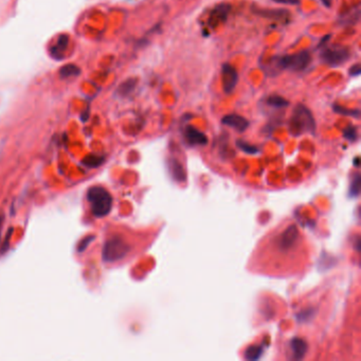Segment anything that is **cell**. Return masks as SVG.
I'll use <instances>...</instances> for the list:
<instances>
[{
	"mask_svg": "<svg viewBox=\"0 0 361 361\" xmlns=\"http://www.w3.org/2000/svg\"><path fill=\"white\" fill-rule=\"evenodd\" d=\"M360 73H361V68H360L359 64H356L355 66H353V67L350 69V75L351 76H358V75H360Z\"/></svg>",
	"mask_w": 361,
	"mask_h": 361,
	"instance_id": "e0dca14e",
	"label": "cell"
},
{
	"mask_svg": "<svg viewBox=\"0 0 361 361\" xmlns=\"http://www.w3.org/2000/svg\"><path fill=\"white\" fill-rule=\"evenodd\" d=\"M260 354H261L260 347L252 346L247 352V358L248 359H258L260 357Z\"/></svg>",
	"mask_w": 361,
	"mask_h": 361,
	"instance_id": "9a60e30c",
	"label": "cell"
},
{
	"mask_svg": "<svg viewBox=\"0 0 361 361\" xmlns=\"http://www.w3.org/2000/svg\"><path fill=\"white\" fill-rule=\"evenodd\" d=\"M273 1L278 3H284V4H289V5H298L301 3L300 0H273Z\"/></svg>",
	"mask_w": 361,
	"mask_h": 361,
	"instance_id": "ac0fdd59",
	"label": "cell"
},
{
	"mask_svg": "<svg viewBox=\"0 0 361 361\" xmlns=\"http://www.w3.org/2000/svg\"><path fill=\"white\" fill-rule=\"evenodd\" d=\"M322 2H323L326 6H331V4H332V0H322Z\"/></svg>",
	"mask_w": 361,
	"mask_h": 361,
	"instance_id": "ffe728a7",
	"label": "cell"
},
{
	"mask_svg": "<svg viewBox=\"0 0 361 361\" xmlns=\"http://www.w3.org/2000/svg\"><path fill=\"white\" fill-rule=\"evenodd\" d=\"M282 69H290L292 71H302L311 64L312 55L308 51H300L291 55L279 56Z\"/></svg>",
	"mask_w": 361,
	"mask_h": 361,
	"instance_id": "5b68a950",
	"label": "cell"
},
{
	"mask_svg": "<svg viewBox=\"0 0 361 361\" xmlns=\"http://www.w3.org/2000/svg\"><path fill=\"white\" fill-rule=\"evenodd\" d=\"M350 56V50L341 45H334L330 47L325 46L320 54L322 62L330 67H339L349 60Z\"/></svg>",
	"mask_w": 361,
	"mask_h": 361,
	"instance_id": "277c9868",
	"label": "cell"
},
{
	"mask_svg": "<svg viewBox=\"0 0 361 361\" xmlns=\"http://www.w3.org/2000/svg\"><path fill=\"white\" fill-rule=\"evenodd\" d=\"M230 10H231V6L227 3H221L216 6V8L212 11L211 16H210V24H211L212 27H215V25L224 23L227 19Z\"/></svg>",
	"mask_w": 361,
	"mask_h": 361,
	"instance_id": "52a82bcc",
	"label": "cell"
},
{
	"mask_svg": "<svg viewBox=\"0 0 361 361\" xmlns=\"http://www.w3.org/2000/svg\"><path fill=\"white\" fill-rule=\"evenodd\" d=\"M316 128V123L312 111L305 105L298 104L294 107L289 121V130L294 136L305 133H313Z\"/></svg>",
	"mask_w": 361,
	"mask_h": 361,
	"instance_id": "6da1fadb",
	"label": "cell"
},
{
	"mask_svg": "<svg viewBox=\"0 0 361 361\" xmlns=\"http://www.w3.org/2000/svg\"><path fill=\"white\" fill-rule=\"evenodd\" d=\"M3 221H4V217H3V215H0V234H1V229H2Z\"/></svg>",
	"mask_w": 361,
	"mask_h": 361,
	"instance_id": "d6986e66",
	"label": "cell"
},
{
	"mask_svg": "<svg viewBox=\"0 0 361 361\" xmlns=\"http://www.w3.org/2000/svg\"><path fill=\"white\" fill-rule=\"evenodd\" d=\"M129 251L130 246L127 241L124 240L120 235H113L105 241L102 257L105 262L115 263L123 260Z\"/></svg>",
	"mask_w": 361,
	"mask_h": 361,
	"instance_id": "3957f363",
	"label": "cell"
},
{
	"mask_svg": "<svg viewBox=\"0 0 361 361\" xmlns=\"http://www.w3.org/2000/svg\"><path fill=\"white\" fill-rule=\"evenodd\" d=\"M87 199L90 203L91 211L96 217L106 216L113 207V198L106 189L95 186L91 187L87 192Z\"/></svg>",
	"mask_w": 361,
	"mask_h": 361,
	"instance_id": "7a4b0ae2",
	"label": "cell"
},
{
	"mask_svg": "<svg viewBox=\"0 0 361 361\" xmlns=\"http://www.w3.org/2000/svg\"><path fill=\"white\" fill-rule=\"evenodd\" d=\"M185 136L187 140L191 144H206L208 142L206 135L192 126H188L186 128Z\"/></svg>",
	"mask_w": 361,
	"mask_h": 361,
	"instance_id": "9c48e42d",
	"label": "cell"
},
{
	"mask_svg": "<svg viewBox=\"0 0 361 361\" xmlns=\"http://www.w3.org/2000/svg\"><path fill=\"white\" fill-rule=\"evenodd\" d=\"M291 347H292V352H293V357L295 359H301L304 356V354L306 353V350H307L306 343L301 339H294L292 341Z\"/></svg>",
	"mask_w": 361,
	"mask_h": 361,
	"instance_id": "7c38bea8",
	"label": "cell"
},
{
	"mask_svg": "<svg viewBox=\"0 0 361 361\" xmlns=\"http://www.w3.org/2000/svg\"><path fill=\"white\" fill-rule=\"evenodd\" d=\"M94 240H95L94 235H88L84 240H82L80 244H78V247H77L78 252H83L85 249H86L91 244V241H93Z\"/></svg>",
	"mask_w": 361,
	"mask_h": 361,
	"instance_id": "5bb4252c",
	"label": "cell"
},
{
	"mask_svg": "<svg viewBox=\"0 0 361 361\" xmlns=\"http://www.w3.org/2000/svg\"><path fill=\"white\" fill-rule=\"evenodd\" d=\"M266 104L270 107L281 109V108L287 107L288 105H289V102H288L285 97L281 96L279 95H272V96L267 97Z\"/></svg>",
	"mask_w": 361,
	"mask_h": 361,
	"instance_id": "8fae6325",
	"label": "cell"
},
{
	"mask_svg": "<svg viewBox=\"0 0 361 361\" xmlns=\"http://www.w3.org/2000/svg\"><path fill=\"white\" fill-rule=\"evenodd\" d=\"M334 110L338 114L345 115V116H352L355 118H359V115H360L359 109H347L342 106H339V105H334Z\"/></svg>",
	"mask_w": 361,
	"mask_h": 361,
	"instance_id": "4fadbf2b",
	"label": "cell"
},
{
	"mask_svg": "<svg viewBox=\"0 0 361 361\" xmlns=\"http://www.w3.org/2000/svg\"><path fill=\"white\" fill-rule=\"evenodd\" d=\"M222 87L227 95H230L235 89L239 82L238 71L230 64H224L221 69Z\"/></svg>",
	"mask_w": 361,
	"mask_h": 361,
	"instance_id": "8992f818",
	"label": "cell"
},
{
	"mask_svg": "<svg viewBox=\"0 0 361 361\" xmlns=\"http://www.w3.org/2000/svg\"><path fill=\"white\" fill-rule=\"evenodd\" d=\"M260 15L267 17V18H272V19H278V21H285L286 18L290 16V13L285 10H262L258 12Z\"/></svg>",
	"mask_w": 361,
	"mask_h": 361,
	"instance_id": "30bf717a",
	"label": "cell"
},
{
	"mask_svg": "<svg viewBox=\"0 0 361 361\" xmlns=\"http://www.w3.org/2000/svg\"><path fill=\"white\" fill-rule=\"evenodd\" d=\"M344 136L345 138H347V139L350 140H355L357 138V130L355 127H349L347 129H345L344 131Z\"/></svg>",
	"mask_w": 361,
	"mask_h": 361,
	"instance_id": "2e32d148",
	"label": "cell"
},
{
	"mask_svg": "<svg viewBox=\"0 0 361 361\" xmlns=\"http://www.w3.org/2000/svg\"><path fill=\"white\" fill-rule=\"evenodd\" d=\"M222 123L236 129L238 131H244L249 126V122L244 117L239 115H228L222 118Z\"/></svg>",
	"mask_w": 361,
	"mask_h": 361,
	"instance_id": "ba28073f",
	"label": "cell"
}]
</instances>
